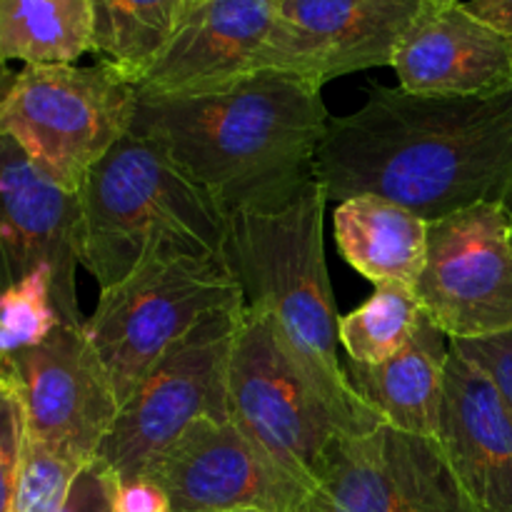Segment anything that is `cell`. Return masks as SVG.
<instances>
[{"mask_svg":"<svg viewBox=\"0 0 512 512\" xmlns=\"http://www.w3.org/2000/svg\"><path fill=\"white\" fill-rule=\"evenodd\" d=\"M240 313L243 308H230L205 318L160 360L133 398L120 405L98 450V460L115 478L148 475L195 420H230L228 368Z\"/></svg>","mask_w":512,"mask_h":512,"instance_id":"8","label":"cell"},{"mask_svg":"<svg viewBox=\"0 0 512 512\" xmlns=\"http://www.w3.org/2000/svg\"><path fill=\"white\" fill-rule=\"evenodd\" d=\"M435 443L475 512H512V415L493 380L453 343Z\"/></svg>","mask_w":512,"mask_h":512,"instance_id":"16","label":"cell"},{"mask_svg":"<svg viewBox=\"0 0 512 512\" xmlns=\"http://www.w3.org/2000/svg\"><path fill=\"white\" fill-rule=\"evenodd\" d=\"M230 420L285 473L313 490L343 435L330 405L273 320L243 308L228 368Z\"/></svg>","mask_w":512,"mask_h":512,"instance_id":"7","label":"cell"},{"mask_svg":"<svg viewBox=\"0 0 512 512\" xmlns=\"http://www.w3.org/2000/svg\"><path fill=\"white\" fill-rule=\"evenodd\" d=\"M468 13L512 40V0H463Z\"/></svg>","mask_w":512,"mask_h":512,"instance_id":"29","label":"cell"},{"mask_svg":"<svg viewBox=\"0 0 512 512\" xmlns=\"http://www.w3.org/2000/svg\"><path fill=\"white\" fill-rule=\"evenodd\" d=\"M325 195L318 178L288 200L245 208L228 220V265L243 308L265 313L348 435L383 425L360 400L338 355L340 315L325 265Z\"/></svg>","mask_w":512,"mask_h":512,"instance_id":"3","label":"cell"},{"mask_svg":"<svg viewBox=\"0 0 512 512\" xmlns=\"http://www.w3.org/2000/svg\"><path fill=\"white\" fill-rule=\"evenodd\" d=\"M198 0H93V50L135 80L173 40Z\"/></svg>","mask_w":512,"mask_h":512,"instance_id":"21","label":"cell"},{"mask_svg":"<svg viewBox=\"0 0 512 512\" xmlns=\"http://www.w3.org/2000/svg\"><path fill=\"white\" fill-rule=\"evenodd\" d=\"M228 512H260V510H228Z\"/></svg>","mask_w":512,"mask_h":512,"instance_id":"31","label":"cell"},{"mask_svg":"<svg viewBox=\"0 0 512 512\" xmlns=\"http://www.w3.org/2000/svg\"><path fill=\"white\" fill-rule=\"evenodd\" d=\"M423 308L415 288L398 283L375 285L373 295L340 318L338 335L345 358L363 365H378L398 355L418 330Z\"/></svg>","mask_w":512,"mask_h":512,"instance_id":"22","label":"cell"},{"mask_svg":"<svg viewBox=\"0 0 512 512\" xmlns=\"http://www.w3.org/2000/svg\"><path fill=\"white\" fill-rule=\"evenodd\" d=\"M328 200L378 195L428 223L512 200V85L490 95H418L373 85L330 118L315 160Z\"/></svg>","mask_w":512,"mask_h":512,"instance_id":"1","label":"cell"},{"mask_svg":"<svg viewBox=\"0 0 512 512\" xmlns=\"http://www.w3.org/2000/svg\"><path fill=\"white\" fill-rule=\"evenodd\" d=\"M418 95H490L512 85V40L480 23L463 0H435L390 63Z\"/></svg>","mask_w":512,"mask_h":512,"instance_id":"17","label":"cell"},{"mask_svg":"<svg viewBox=\"0 0 512 512\" xmlns=\"http://www.w3.org/2000/svg\"><path fill=\"white\" fill-rule=\"evenodd\" d=\"M15 78H18V73H10L8 65H5V60H0V103H3L5 95L10 93V88H13Z\"/></svg>","mask_w":512,"mask_h":512,"instance_id":"30","label":"cell"},{"mask_svg":"<svg viewBox=\"0 0 512 512\" xmlns=\"http://www.w3.org/2000/svg\"><path fill=\"white\" fill-rule=\"evenodd\" d=\"M93 50V0H0V60L68 65Z\"/></svg>","mask_w":512,"mask_h":512,"instance_id":"20","label":"cell"},{"mask_svg":"<svg viewBox=\"0 0 512 512\" xmlns=\"http://www.w3.org/2000/svg\"><path fill=\"white\" fill-rule=\"evenodd\" d=\"M508 208H510V215H512V200L508 203Z\"/></svg>","mask_w":512,"mask_h":512,"instance_id":"32","label":"cell"},{"mask_svg":"<svg viewBox=\"0 0 512 512\" xmlns=\"http://www.w3.org/2000/svg\"><path fill=\"white\" fill-rule=\"evenodd\" d=\"M275 0H198L135 80L138 95H200L263 70Z\"/></svg>","mask_w":512,"mask_h":512,"instance_id":"15","label":"cell"},{"mask_svg":"<svg viewBox=\"0 0 512 512\" xmlns=\"http://www.w3.org/2000/svg\"><path fill=\"white\" fill-rule=\"evenodd\" d=\"M305 512H475L433 438L383 423L343 435Z\"/></svg>","mask_w":512,"mask_h":512,"instance_id":"10","label":"cell"},{"mask_svg":"<svg viewBox=\"0 0 512 512\" xmlns=\"http://www.w3.org/2000/svg\"><path fill=\"white\" fill-rule=\"evenodd\" d=\"M113 512H173L168 493L153 478L118 480Z\"/></svg>","mask_w":512,"mask_h":512,"instance_id":"28","label":"cell"},{"mask_svg":"<svg viewBox=\"0 0 512 512\" xmlns=\"http://www.w3.org/2000/svg\"><path fill=\"white\" fill-rule=\"evenodd\" d=\"M63 325L53 303V270L38 268L0 290V365L35 348Z\"/></svg>","mask_w":512,"mask_h":512,"instance_id":"23","label":"cell"},{"mask_svg":"<svg viewBox=\"0 0 512 512\" xmlns=\"http://www.w3.org/2000/svg\"><path fill=\"white\" fill-rule=\"evenodd\" d=\"M448 358L450 338L423 313L418 330L398 355L378 365L343 358V368L360 400L383 423L435 440Z\"/></svg>","mask_w":512,"mask_h":512,"instance_id":"18","label":"cell"},{"mask_svg":"<svg viewBox=\"0 0 512 512\" xmlns=\"http://www.w3.org/2000/svg\"><path fill=\"white\" fill-rule=\"evenodd\" d=\"M135 83L100 60L25 65L0 103V133L63 188L78 193L85 175L133 125Z\"/></svg>","mask_w":512,"mask_h":512,"instance_id":"6","label":"cell"},{"mask_svg":"<svg viewBox=\"0 0 512 512\" xmlns=\"http://www.w3.org/2000/svg\"><path fill=\"white\" fill-rule=\"evenodd\" d=\"M85 465L25 438L13 512H55Z\"/></svg>","mask_w":512,"mask_h":512,"instance_id":"24","label":"cell"},{"mask_svg":"<svg viewBox=\"0 0 512 512\" xmlns=\"http://www.w3.org/2000/svg\"><path fill=\"white\" fill-rule=\"evenodd\" d=\"M78 228V193L55 183L10 135L0 133V290L50 268L60 320L83 325L75 290Z\"/></svg>","mask_w":512,"mask_h":512,"instance_id":"14","label":"cell"},{"mask_svg":"<svg viewBox=\"0 0 512 512\" xmlns=\"http://www.w3.org/2000/svg\"><path fill=\"white\" fill-rule=\"evenodd\" d=\"M230 308H243V293L225 260L155 250L128 278L100 290L83 330L125 405L180 340Z\"/></svg>","mask_w":512,"mask_h":512,"instance_id":"5","label":"cell"},{"mask_svg":"<svg viewBox=\"0 0 512 512\" xmlns=\"http://www.w3.org/2000/svg\"><path fill=\"white\" fill-rule=\"evenodd\" d=\"M333 228L340 253L360 275L375 285L415 288L428 260V220L363 193L338 203Z\"/></svg>","mask_w":512,"mask_h":512,"instance_id":"19","label":"cell"},{"mask_svg":"<svg viewBox=\"0 0 512 512\" xmlns=\"http://www.w3.org/2000/svg\"><path fill=\"white\" fill-rule=\"evenodd\" d=\"M450 343L493 380L512 415V333L483 340H450Z\"/></svg>","mask_w":512,"mask_h":512,"instance_id":"26","label":"cell"},{"mask_svg":"<svg viewBox=\"0 0 512 512\" xmlns=\"http://www.w3.org/2000/svg\"><path fill=\"white\" fill-rule=\"evenodd\" d=\"M0 368L20 395L30 443L80 465L98 458L120 403L83 325L63 323L48 340Z\"/></svg>","mask_w":512,"mask_h":512,"instance_id":"11","label":"cell"},{"mask_svg":"<svg viewBox=\"0 0 512 512\" xmlns=\"http://www.w3.org/2000/svg\"><path fill=\"white\" fill-rule=\"evenodd\" d=\"M315 80L258 70L200 95H138L130 128L158 140L220 213L288 200L315 178L330 115Z\"/></svg>","mask_w":512,"mask_h":512,"instance_id":"2","label":"cell"},{"mask_svg":"<svg viewBox=\"0 0 512 512\" xmlns=\"http://www.w3.org/2000/svg\"><path fill=\"white\" fill-rule=\"evenodd\" d=\"M423 313L450 340L512 333V215L483 203L430 223L428 260L415 283Z\"/></svg>","mask_w":512,"mask_h":512,"instance_id":"9","label":"cell"},{"mask_svg":"<svg viewBox=\"0 0 512 512\" xmlns=\"http://www.w3.org/2000/svg\"><path fill=\"white\" fill-rule=\"evenodd\" d=\"M25 450V415L10 375L0 368V512H13Z\"/></svg>","mask_w":512,"mask_h":512,"instance_id":"25","label":"cell"},{"mask_svg":"<svg viewBox=\"0 0 512 512\" xmlns=\"http://www.w3.org/2000/svg\"><path fill=\"white\" fill-rule=\"evenodd\" d=\"M115 488H118L115 473L95 458L75 475L63 505L55 512H113Z\"/></svg>","mask_w":512,"mask_h":512,"instance_id":"27","label":"cell"},{"mask_svg":"<svg viewBox=\"0 0 512 512\" xmlns=\"http://www.w3.org/2000/svg\"><path fill=\"white\" fill-rule=\"evenodd\" d=\"M80 265L100 290L155 250L228 263V220L158 140L130 128L78 188Z\"/></svg>","mask_w":512,"mask_h":512,"instance_id":"4","label":"cell"},{"mask_svg":"<svg viewBox=\"0 0 512 512\" xmlns=\"http://www.w3.org/2000/svg\"><path fill=\"white\" fill-rule=\"evenodd\" d=\"M145 478L163 485L173 512H305L310 498L233 420H195Z\"/></svg>","mask_w":512,"mask_h":512,"instance_id":"13","label":"cell"},{"mask_svg":"<svg viewBox=\"0 0 512 512\" xmlns=\"http://www.w3.org/2000/svg\"><path fill=\"white\" fill-rule=\"evenodd\" d=\"M435 0H275L263 70H285L318 85L390 65L415 20Z\"/></svg>","mask_w":512,"mask_h":512,"instance_id":"12","label":"cell"}]
</instances>
